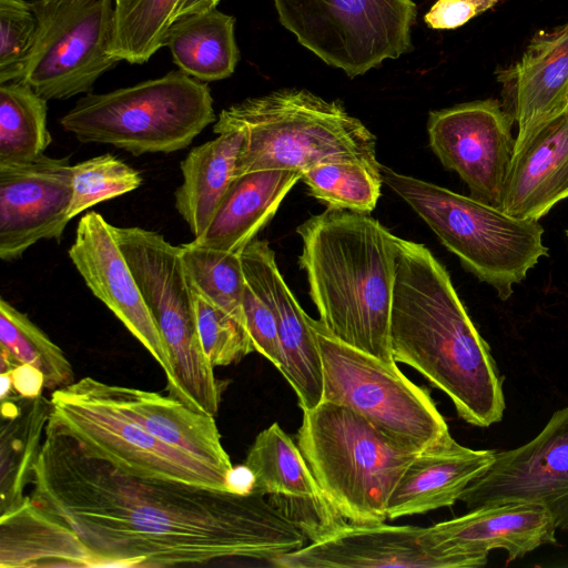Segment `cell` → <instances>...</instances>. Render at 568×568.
<instances>
[{
    "mask_svg": "<svg viewBox=\"0 0 568 568\" xmlns=\"http://www.w3.org/2000/svg\"><path fill=\"white\" fill-rule=\"evenodd\" d=\"M30 499L70 528L92 567L273 560L308 539L264 495L125 475L48 419Z\"/></svg>",
    "mask_w": 568,
    "mask_h": 568,
    "instance_id": "obj_1",
    "label": "cell"
},
{
    "mask_svg": "<svg viewBox=\"0 0 568 568\" xmlns=\"http://www.w3.org/2000/svg\"><path fill=\"white\" fill-rule=\"evenodd\" d=\"M389 345L393 359L420 373L477 427L504 417L503 377L450 276L423 244L395 237Z\"/></svg>",
    "mask_w": 568,
    "mask_h": 568,
    "instance_id": "obj_2",
    "label": "cell"
},
{
    "mask_svg": "<svg viewBox=\"0 0 568 568\" xmlns=\"http://www.w3.org/2000/svg\"><path fill=\"white\" fill-rule=\"evenodd\" d=\"M296 232L302 239L298 263L325 329L354 348L395 362L389 324L396 236L369 214L333 207Z\"/></svg>",
    "mask_w": 568,
    "mask_h": 568,
    "instance_id": "obj_3",
    "label": "cell"
},
{
    "mask_svg": "<svg viewBox=\"0 0 568 568\" xmlns=\"http://www.w3.org/2000/svg\"><path fill=\"white\" fill-rule=\"evenodd\" d=\"M229 130L243 132L235 176L263 170L303 174L327 162L382 166L371 130L339 101L304 89L275 90L230 105L213 125L215 134Z\"/></svg>",
    "mask_w": 568,
    "mask_h": 568,
    "instance_id": "obj_4",
    "label": "cell"
},
{
    "mask_svg": "<svg viewBox=\"0 0 568 568\" xmlns=\"http://www.w3.org/2000/svg\"><path fill=\"white\" fill-rule=\"evenodd\" d=\"M296 444L329 505L353 524L388 519L390 496L423 450L328 400L303 410Z\"/></svg>",
    "mask_w": 568,
    "mask_h": 568,
    "instance_id": "obj_5",
    "label": "cell"
},
{
    "mask_svg": "<svg viewBox=\"0 0 568 568\" xmlns=\"http://www.w3.org/2000/svg\"><path fill=\"white\" fill-rule=\"evenodd\" d=\"M386 185L430 227L443 245L481 282L508 300L539 260L548 256L544 227L471 196L381 168Z\"/></svg>",
    "mask_w": 568,
    "mask_h": 568,
    "instance_id": "obj_6",
    "label": "cell"
},
{
    "mask_svg": "<svg viewBox=\"0 0 568 568\" xmlns=\"http://www.w3.org/2000/svg\"><path fill=\"white\" fill-rule=\"evenodd\" d=\"M216 119L207 84L180 70L87 93L60 124L82 143L110 144L139 156L183 150Z\"/></svg>",
    "mask_w": 568,
    "mask_h": 568,
    "instance_id": "obj_7",
    "label": "cell"
},
{
    "mask_svg": "<svg viewBox=\"0 0 568 568\" xmlns=\"http://www.w3.org/2000/svg\"><path fill=\"white\" fill-rule=\"evenodd\" d=\"M113 232L168 347L175 377L172 397L215 416L225 385L200 344L180 246L139 226L113 225Z\"/></svg>",
    "mask_w": 568,
    "mask_h": 568,
    "instance_id": "obj_8",
    "label": "cell"
},
{
    "mask_svg": "<svg viewBox=\"0 0 568 568\" xmlns=\"http://www.w3.org/2000/svg\"><path fill=\"white\" fill-rule=\"evenodd\" d=\"M323 365V400L348 407L384 433L418 449L450 438L429 393L396 362L354 348L311 318Z\"/></svg>",
    "mask_w": 568,
    "mask_h": 568,
    "instance_id": "obj_9",
    "label": "cell"
},
{
    "mask_svg": "<svg viewBox=\"0 0 568 568\" xmlns=\"http://www.w3.org/2000/svg\"><path fill=\"white\" fill-rule=\"evenodd\" d=\"M282 26L354 78L412 51L413 0H273Z\"/></svg>",
    "mask_w": 568,
    "mask_h": 568,
    "instance_id": "obj_10",
    "label": "cell"
},
{
    "mask_svg": "<svg viewBox=\"0 0 568 568\" xmlns=\"http://www.w3.org/2000/svg\"><path fill=\"white\" fill-rule=\"evenodd\" d=\"M50 402L49 420L89 455L125 475L231 490V474L160 440L90 392L81 379L53 390Z\"/></svg>",
    "mask_w": 568,
    "mask_h": 568,
    "instance_id": "obj_11",
    "label": "cell"
},
{
    "mask_svg": "<svg viewBox=\"0 0 568 568\" xmlns=\"http://www.w3.org/2000/svg\"><path fill=\"white\" fill-rule=\"evenodd\" d=\"M114 0H84L38 17L22 81L49 100L90 93L120 60L112 53Z\"/></svg>",
    "mask_w": 568,
    "mask_h": 568,
    "instance_id": "obj_12",
    "label": "cell"
},
{
    "mask_svg": "<svg viewBox=\"0 0 568 568\" xmlns=\"http://www.w3.org/2000/svg\"><path fill=\"white\" fill-rule=\"evenodd\" d=\"M514 121L496 99L432 111L427 121L429 146L442 164L460 176L473 199L498 209L514 152Z\"/></svg>",
    "mask_w": 568,
    "mask_h": 568,
    "instance_id": "obj_13",
    "label": "cell"
},
{
    "mask_svg": "<svg viewBox=\"0 0 568 568\" xmlns=\"http://www.w3.org/2000/svg\"><path fill=\"white\" fill-rule=\"evenodd\" d=\"M466 507L524 501L544 506L557 530L568 529V406L526 444L495 452L491 465L460 496Z\"/></svg>",
    "mask_w": 568,
    "mask_h": 568,
    "instance_id": "obj_14",
    "label": "cell"
},
{
    "mask_svg": "<svg viewBox=\"0 0 568 568\" xmlns=\"http://www.w3.org/2000/svg\"><path fill=\"white\" fill-rule=\"evenodd\" d=\"M488 559L446 555L427 528L342 523L308 545L272 561L281 568H476Z\"/></svg>",
    "mask_w": 568,
    "mask_h": 568,
    "instance_id": "obj_15",
    "label": "cell"
},
{
    "mask_svg": "<svg viewBox=\"0 0 568 568\" xmlns=\"http://www.w3.org/2000/svg\"><path fill=\"white\" fill-rule=\"evenodd\" d=\"M72 197L70 158L45 154L0 164V258L12 262L40 240L63 237Z\"/></svg>",
    "mask_w": 568,
    "mask_h": 568,
    "instance_id": "obj_16",
    "label": "cell"
},
{
    "mask_svg": "<svg viewBox=\"0 0 568 568\" xmlns=\"http://www.w3.org/2000/svg\"><path fill=\"white\" fill-rule=\"evenodd\" d=\"M69 257L85 285L142 344L163 369L170 396L175 377L168 347L114 236L113 225L94 211L78 222Z\"/></svg>",
    "mask_w": 568,
    "mask_h": 568,
    "instance_id": "obj_17",
    "label": "cell"
},
{
    "mask_svg": "<svg viewBox=\"0 0 568 568\" xmlns=\"http://www.w3.org/2000/svg\"><path fill=\"white\" fill-rule=\"evenodd\" d=\"M246 285L274 315L282 349L280 372L302 410L323 400V365L311 318L286 285L267 241L254 239L241 253Z\"/></svg>",
    "mask_w": 568,
    "mask_h": 568,
    "instance_id": "obj_18",
    "label": "cell"
},
{
    "mask_svg": "<svg viewBox=\"0 0 568 568\" xmlns=\"http://www.w3.org/2000/svg\"><path fill=\"white\" fill-rule=\"evenodd\" d=\"M243 465L253 478L251 491L271 496L270 500L304 532L308 515L310 539L344 523L325 498L300 447L277 423L257 434Z\"/></svg>",
    "mask_w": 568,
    "mask_h": 568,
    "instance_id": "obj_19",
    "label": "cell"
},
{
    "mask_svg": "<svg viewBox=\"0 0 568 568\" xmlns=\"http://www.w3.org/2000/svg\"><path fill=\"white\" fill-rule=\"evenodd\" d=\"M556 531L544 506L524 501L481 506L427 527L433 545L446 555L488 559L493 549H503L508 562L556 544Z\"/></svg>",
    "mask_w": 568,
    "mask_h": 568,
    "instance_id": "obj_20",
    "label": "cell"
},
{
    "mask_svg": "<svg viewBox=\"0 0 568 568\" xmlns=\"http://www.w3.org/2000/svg\"><path fill=\"white\" fill-rule=\"evenodd\" d=\"M87 388L146 432L215 468L231 474L233 466L222 445L214 416L172 396L81 378Z\"/></svg>",
    "mask_w": 568,
    "mask_h": 568,
    "instance_id": "obj_21",
    "label": "cell"
},
{
    "mask_svg": "<svg viewBox=\"0 0 568 568\" xmlns=\"http://www.w3.org/2000/svg\"><path fill=\"white\" fill-rule=\"evenodd\" d=\"M568 197V109L514 145L500 210L539 221Z\"/></svg>",
    "mask_w": 568,
    "mask_h": 568,
    "instance_id": "obj_22",
    "label": "cell"
},
{
    "mask_svg": "<svg viewBox=\"0 0 568 568\" xmlns=\"http://www.w3.org/2000/svg\"><path fill=\"white\" fill-rule=\"evenodd\" d=\"M498 79L513 95L516 144L568 109V22L537 32L521 58Z\"/></svg>",
    "mask_w": 568,
    "mask_h": 568,
    "instance_id": "obj_23",
    "label": "cell"
},
{
    "mask_svg": "<svg viewBox=\"0 0 568 568\" xmlns=\"http://www.w3.org/2000/svg\"><path fill=\"white\" fill-rule=\"evenodd\" d=\"M496 450L471 449L453 437L423 449L399 479L387 506V518L426 514L453 506L494 462Z\"/></svg>",
    "mask_w": 568,
    "mask_h": 568,
    "instance_id": "obj_24",
    "label": "cell"
},
{
    "mask_svg": "<svg viewBox=\"0 0 568 568\" xmlns=\"http://www.w3.org/2000/svg\"><path fill=\"white\" fill-rule=\"evenodd\" d=\"M301 179V173L288 170H263L235 176L209 226L193 242L241 254Z\"/></svg>",
    "mask_w": 568,
    "mask_h": 568,
    "instance_id": "obj_25",
    "label": "cell"
},
{
    "mask_svg": "<svg viewBox=\"0 0 568 568\" xmlns=\"http://www.w3.org/2000/svg\"><path fill=\"white\" fill-rule=\"evenodd\" d=\"M0 567H92V558L75 534L27 496L0 516Z\"/></svg>",
    "mask_w": 568,
    "mask_h": 568,
    "instance_id": "obj_26",
    "label": "cell"
},
{
    "mask_svg": "<svg viewBox=\"0 0 568 568\" xmlns=\"http://www.w3.org/2000/svg\"><path fill=\"white\" fill-rule=\"evenodd\" d=\"M42 395L24 397L14 390L1 397L0 516L26 500L50 415Z\"/></svg>",
    "mask_w": 568,
    "mask_h": 568,
    "instance_id": "obj_27",
    "label": "cell"
},
{
    "mask_svg": "<svg viewBox=\"0 0 568 568\" xmlns=\"http://www.w3.org/2000/svg\"><path fill=\"white\" fill-rule=\"evenodd\" d=\"M243 141L241 130H229L193 148L180 164L182 184L175 191V209L194 239L204 233L235 178Z\"/></svg>",
    "mask_w": 568,
    "mask_h": 568,
    "instance_id": "obj_28",
    "label": "cell"
},
{
    "mask_svg": "<svg viewBox=\"0 0 568 568\" xmlns=\"http://www.w3.org/2000/svg\"><path fill=\"white\" fill-rule=\"evenodd\" d=\"M235 20L216 8L175 19L164 40L174 63L187 75L211 82L233 74L240 60Z\"/></svg>",
    "mask_w": 568,
    "mask_h": 568,
    "instance_id": "obj_29",
    "label": "cell"
},
{
    "mask_svg": "<svg viewBox=\"0 0 568 568\" xmlns=\"http://www.w3.org/2000/svg\"><path fill=\"white\" fill-rule=\"evenodd\" d=\"M47 111V100L23 81L0 84V164L44 154L52 141Z\"/></svg>",
    "mask_w": 568,
    "mask_h": 568,
    "instance_id": "obj_30",
    "label": "cell"
},
{
    "mask_svg": "<svg viewBox=\"0 0 568 568\" xmlns=\"http://www.w3.org/2000/svg\"><path fill=\"white\" fill-rule=\"evenodd\" d=\"M0 348L20 364H29L44 377V386L55 390L74 383V371L63 351L24 313L0 298Z\"/></svg>",
    "mask_w": 568,
    "mask_h": 568,
    "instance_id": "obj_31",
    "label": "cell"
},
{
    "mask_svg": "<svg viewBox=\"0 0 568 568\" xmlns=\"http://www.w3.org/2000/svg\"><path fill=\"white\" fill-rule=\"evenodd\" d=\"M181 0H123L115 4L112 53L142 64L164 45Z\"/></svg>",
    "mask_w": 568,
    "mask_h": 568,
    "instance_id": "obj_32",
    "label": "cell"
},
{
    "mask_svg": "<svg viewBox=\"0 0 568 568\" xmlns=\"http://www.w3.org/2000/svg\"><path fill=\"white\" fill-rule=\"evenodd\" d=\"M180 255L191 285L245 326L242 306L245 277L241 254L192 241L180 246Z\"/></svg>",
    "mask_w": 568,
    "mask_h": 568,
    "instance_id": "obj_33",
    "label": "cell"
},
{
    "mask_svg": "<svg viewBox=\"0 0 568 568\" xmlns=\"http://www.w3.org/2000/svg\"><path fill=\"white\" fill-rule=\"evenodd\" d=\"M381 168L358 161L327 162L306 170L302 179L310 194L327 207L369 214L381 195Z\"/></svg>",
    "mask_w": 568,
    "mask_h": 568,
    "instance_id": "obj_34",
    "label": "cell"
},
{
    "mask_svg": "<svg viewBox=\"0 0 568 568\" xmlns=\"http://www.w3.org/2000/svg\"><path fill=\"white\" fill-rule=\"evenodd\" d=\"M142 184L140 171L111 153L72 165V197L69 219L98 203L136 190Z\"/></svg>",
    "mask_w": 568,
    "mask_h": 568,
    "instance_id": "obj_35",
    "label": "cell"
},
{
    "mask_svg": "<svg viewBox=\"0 0 568 568\" xmlns=\"http://www.w3.org/2000/svg\"><path fill=\"white\" fill-rule=\"evenodd\" d=\"M190 286L200 344L210 364L227 366L254 352L245 326Z\"/></svg>",
    "mask_w": 568,
    "mask_h": 568,
    "instance_id": "obj_36",
    "label": "cell"
},
{
    "mask_svg": "<svg viewBox=\"0 0 568 568\" xmlns=\"http://www.w3.org/2000/svg\"><path fill=\"white\" fill-rule=\"evenodd\" d=\"M39 31L24 0H0V84L22 81Z\"/></svg>",
    "mask_w": 568,
    "mask_h": 568,
    "instance_id": "obj_37",
    "label": "cell"
},
{
    "mask_svg": "<svg viewBox=\"0 0 568 568\" xmlns=\"http://www.w3.org/2000/svg\"><path fill=\"white\" fill-rule=\"evenodd\" d=\"M242 306L245 327L254 352L263 355L280 371L283 356L274 315L246 283Z\"/></svg>",
    "mask_w": 568,
    "mask_h": 568,
    "instance_id": "obj_38",
    "label": "cell"
},
{
    "mask_svg": "<svg viewBox=\"0 0 568 568\" xmlns=\"http://www.w3.org/2000/svg\"><path fill=\"white\" fill-rule=\"evenodd\" d=\"M500 0H437L424 16L425 23L437 30L457 29L470 19L493 9Z\"/></svg>",
    "mask_w": 568,
    "mask_h": 568,
    "instance_id": "obj_39",
    "label": "cell"
},
{
    "mask_svg": "<svg viewBox=\"0 0 568 568\" xmlns=\"http://www.w3.org/2000/svg\"><path fill=\"white\" fill-rule=\"evenodd\" d=\"M10 375L13 390L24 397H37L42 395L44 377L42 373L29 364H20Z\"/></svg>",
    "mask_w": 568,
    "mask_h": 568,
    "instance_id": "obj_40",
    "label": "cell"
},
{
    "mask_svg": "<svg viewBox=\"0 0 568 568\" xmlns=\"http://www.w3.org/2000/svg\"><path fill=\"white\" fill-rule=\"evenodd\" d=\"M221 0H181L174 20L184 16L204 12L216 8Z\"/></svg>",
    "mask_w": 568,
    "mask_h": 568,
    "instance_id": "obj_41",
    "label": "cell"
},
{
    "mask_svg": "<svg viewBox=\"0 0 568 568\" xmlns=\"http://www.w3.org/2000/svg\"><path fill=\"white\" fill-rule=\"evenodd\" d=\"M36 12L37 17L48 14L60 8L84 0H24Z\"/></svg>",
    "mask_w": 568,
    "mask_h": 568,
    "instance_id": "obj_42",
    "label": "cell"
},
{
    "mask_svg": "<svg viewBox=\"0 0 568 568\" xmlns=\"http://www.w3.org/2000/svg\"><path fill=\"white\" fill-rule=\"evenodd\" d=\"M123 0H114L115 4L122 2Z\"/></svg>",
    "mask_w": 568,
    "mask_h": 568,
    "instance_id": "obj_43",
    "label": "cell"
},
{
    "mask_svg": "<svg viewBox=\"0 0 568 568\" xmlns=\"http://www.w3.org/2000/svg\"><path fill=\"white\" fill-rule=\"evenodd\" d=\"M566 234H567V237H568V231L566 232Z\"/></svg>",
    "mask_w": 568,
    "mask_h": 568,
    "instance_id": "obj_44",
    "label": "cell"
}]
</instances>
